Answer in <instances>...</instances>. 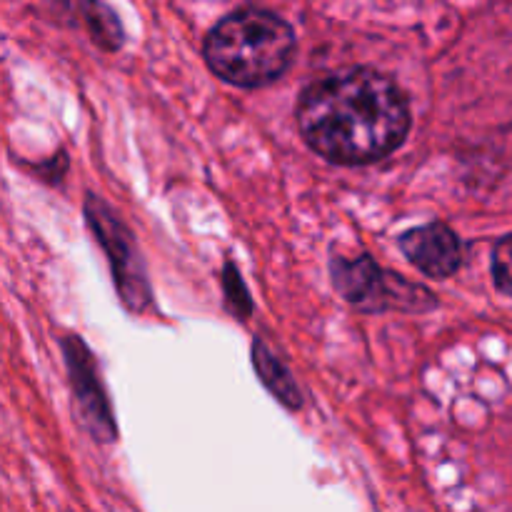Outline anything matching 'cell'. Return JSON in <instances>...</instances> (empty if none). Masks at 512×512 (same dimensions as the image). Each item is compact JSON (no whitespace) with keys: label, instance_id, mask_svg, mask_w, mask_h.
<instances>
[{"label":"cell","instance_id":"6da1fadb","mask_svg":"<svg viewBox=\"0 0 512 512\" xmlns=\"http://www.w3.org/2000/svg\"><path fill=\"white\" fill-rule=\"evenodd\" d=\"M298 128L320 158L368 165L408 138L410 105L388 75L373 68H343L303 90Z\"/></svg>","mask_w":512,"mask_h":512},{"label":"cell","instance_id":"7a4b0ae2","mask_svg":"<svg viewBox=\"0 0 512 512\" xmlns=\"http://www.w3.org/2000/svg\"><path fill=\"white\" fill-rule=\"evenodd\" d=\"M203 53L208 68L225 83L263 88L293 63L295 33L270 10L240 8L210 30Z\"/></svg>","mask_w":512,"mask_h":512},{"label":"cell","instance_id":"3957f363","mask_svg":"<svg viewBox=\"0 0 512 512\" xmlns=\"http://www.w3.org/2000/svg\"><path fill=\"white\" fill-rule=\"evenodd\" d=\"M85 218L93 228L95 238L108 253L110 265H113V280L118 285L120 298L125 300L130 310H145L150 305V285L145 278L143 260H140L138 248H135L133 235L128 233L123 223L115 218L113 210L90 195L85 203Z\"/></svg>","mask_w":512,"mask_h":512},{"label":"cell","instance_id":"277c9868","mask_svg":"<svg viewBox=\"0 0 512 512\" xmlns=\"http://www.w3.org/2000/svg\"><path fill=\"white\" fill-rule=\"evenodd\" d=\"M333 270V285L338 293L343 295L348 303L358 305L360 310H385L400 305V300H408L410 308H433L435 300L430 293L420 285H413L410 290L400 293L395 285L400 283L398 278L390 280V273H383L373 258L363 255V258H333L330 263Z\"/></svg>","mask_w":512,"mask_h":512},{"label":"cell","instance_id":"5b68a950","mask_svg":"<svg viewBox=\"0 0 512 512\" xmlns=\"http://www.w3.org/2000/svg\"><path fill=\"white\" fill-rule=\"evenodd\" d=\"M65 363H68L70 385H73L75 405H78L80 420L88 425L93 438L110 440L115 435L113 413H110L108 395H105L103 383L98 378V365L93 355L85 348L78 335H70L63 340Z\"/></svg>","mask_w":512,"mask_h":512},{"label":"cell","instance_id":"8992f818","mask_svg":"<svg viewBox=\"0 0 512 512\" xmlns=\"http://www.w3.org/2000/svg\"><path fill=\"white\" fill-rule=\"evenodd\" d=\"M400 250L420 273L440 280L458 273L465 255L458 235L443 223H428L403 233Z\"/></svg>","mask_w":512,"mask_h":512},{"label":"cell","instance_id":"52a82bcc","mask_svg":"<svg viewBox=\"0 0 512 512\" xmlns=\"http://www.w3.org/2000/svg\"><path fill=\"white\" fill-rule=\"evenodd\" d=\"M253 365L258 370L260 380H263L265 388L275 395L283 405L288 408H300L303 405V398H300V390L295 385V380L290 378V373L285 370V365L275 358L268 350V345L263 340H255L253 343Z\"/></svg>","mask_w":512,"mask_h":512},{"label":"cell","instance_id":"ba28073f","mask_svg":"<svg viewBox=\"0 0 512 512\" xmlns=\"http://www.w3.org/2000/svg\"><path fill=\"white\" fill-rule=\"evenodd\" d=\"M85 23H88L93 40L105 50H118L123 43V28H120L118 18L105 8L103 3H93L85 0Z\"/></svg>","mask_w":512,"mask_h":512},{"label":"cell","instance_id":"9c48e42d","mask_svg":"<svg viewBox=\"0 0 512 512\" xmlns=\"http://www.w3.org/2000/svg\"><path fill=\"white\" fill-rule=\"evenodd\" d=\"M493 280L500 293L512 298V235L500 240L493 250Z\"/></svg>","mask_w":512,"mask_h":512},{"label":"cell","instance_id":"30bf717a","mask_svg":"<svg viewBox=\"0 0 512 512\" xmlns=\"http://www.w3.org/2000/svg\"><path fill=\"white\" fill-rule=\"evenodd\" d=\"M225 293H228V300L233 303V310L240 315V318H248V313L253 310V303L248 298V290H245L243 280H240L238 270L233 265L225 268Z\"/></svg>","mask_w":512,"mask_h":512}]
</instances>
